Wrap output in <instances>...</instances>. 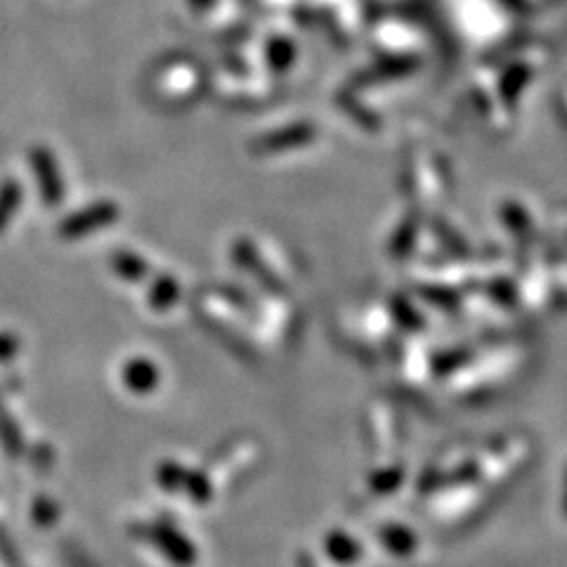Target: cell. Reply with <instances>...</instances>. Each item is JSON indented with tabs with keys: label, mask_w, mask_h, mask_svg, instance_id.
Segmentation results:
<instances>
[{
	"label": "cell",
	"mask_w": 567,
	"mask_h": 567,
	"mask_svg": "<svg viewBox=\"0 0 567 567\" xmlns=\"http://www.w3.org/2000/svg\"><path fill=\"white\" fill-rule=\"evenodd\" d=\"M312 138H315V128L308 126V123H296V126L286 130H277V133L270 135V138H263L256 145V149H263L267 154H275L282 152V149L308 145Z\"/></svg>",
	"instance_id": "obj_3"
},
{
	"label": "cell",
	"mask_w": 567,
	"mask_h": 567,
	"mask_svg": "<svg viewBox=\"0 0 567 567\" xmlns=\"http://www.w3.org/2000/svg\"><path fill=\"white\" fill-rule=\"evenodd\" d=\"M178 293V282H175L173 277H159L152 286V291H149V305H152L154 310L171 308V305L178 301Z\"/></svg>",
	"instance_id": "obj_4"
},
{
	"label": "cell",
	"mask_w": 567,
	"mask_h": 567,
	"mask_svg": "<svg viewBox=\"0 0 567 567\" xmlns=\"http://www.w3.org/2000/svg\"><path fill=\"white\" fill-rule=\"evenodd\" d=\"M15 348H17V345L10 336H0V357L12 355V353H15Z\"/></svg>",
	"instance_id": "obj_8"
},
{
	"label": "cell",
	"mask_w": 567,
	"mask_h": 567,
	"mask_svg": "<svg viewBox=\"0 0 567 567\" xmlns=\"http://www.w3.org/2000/svg\"><path fill=\"white\" fill-rule=\"evenodd\" d=\"M116 218H119V206L112 201H100V204L86 206L83 211L69 215L60 227V234L64 239H81L112 225Z\"/></svg>",
	"instance_id": "obj_1"
},
{
	"label": "cell",
	"mask_w": 567,
	"mask_h": 567,
	"mask_svg": "<svg viewBox=\"0 0 567 567\" xmlns=\"http://www.w3.org/2000/svg\"><path fill=\"white\" fill-rule=\"evenodd\" d=\"M19 204H22V185H17L15 180H8L0 187V232L5 230L12 215L17 213Z\"/></svg>",
	"instance_id": "obj_5"
},
{
	"label": "cell",
	"mask_w": 567,
	"mask_h": 567,
	"mask_svg": "<svg viewBox=\"0 0 567 567\" xmlns=\"http://www.w3.org/2000/svg\"><path fill=\"white\" fill-rule=\"evenodd\" d=\"M112 263H114V270L119 272L121 277L133 279V282H138V279L145 277V272H147L145 260L135 256V253H128V251H119V253H114Z\"/></svg>",
	"instance_id": "obj_6"
},
{
	"label": "cell",
	"mask_w": 567,
	"mask_h": 567,
	"mask_svg": "<svg viewBox=\"0 0 567 567\" xmlns=\"http://www.w3.org/2000/svg\"><path fill=\"white\" fill-rule=\"evenodd\" d=\"M293 62V48L289 41H272L270 43V64L277 71L289 69V64Z\"/></svg>",
	"instance_id": "obj_7"
},
{
	"label": "cell",
	"mask_w": 567,
	"mask_h": 567,
	"mask_svg": "<svg viewBox=\"0 0 567 567\" xmlns=\"http://www.w3.org/2000/svg\"><path fill=\"white\" fill-rule=\"evenodd\" d=\"M29 159H31V168H34L38 187H41L45 204L48 206L60 204V201L64 199V182H62L60 171H57L55 159H52L48 149H43V147L31 149Z\"/></svg>",
	"instance_id": "obj_2"
}]
</instances>
